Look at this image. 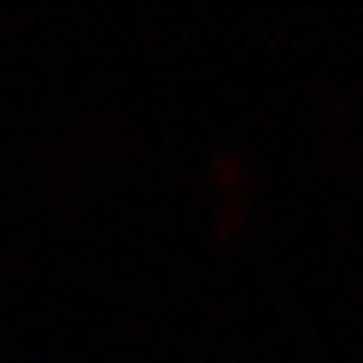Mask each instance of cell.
Segmentation results:
<instances>
[{
	"mask_svg": "<svg viewBox=\"0 0 363 363\" xmlns=\"http://www.w3.org/2000/svg\"><path fill=\"white\" fill-rule=\"evenodd\" d=\"M199 199L217 223V235H240L264 206V170L240 135H217L199 158Z\"/></svg>",
	"mask_w": 363,
	"mask_h": 363,
	"instance_id": "obj_1",
	"label": "cell"
},
{
	"mask_svg": "<svg viewBox=\"0 0 363 363\" xmlns=\"http://www.w3.org/2000/svg\"><path fill=\"white\" fill-rule=\"evenodd\" d=\"M311 111H316V123H323V135H334V141H346L357 129V94L346 82H323L311 94Z\"/></svg>",
	"mask_w": 363,
	"mask_h": 363,
	"instance_id": "obj_2",
	"label": "cell"
}]
</instances>
